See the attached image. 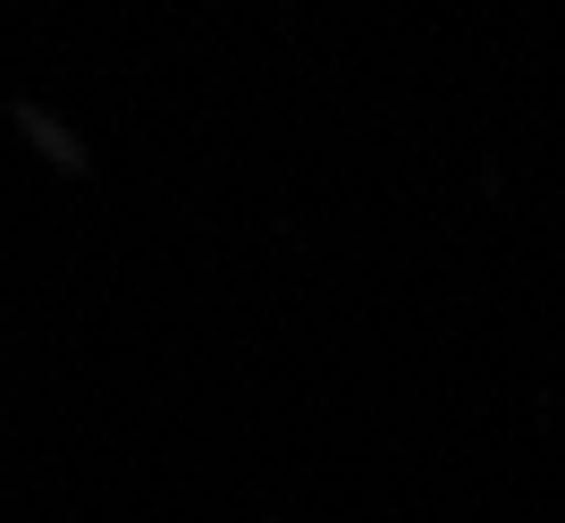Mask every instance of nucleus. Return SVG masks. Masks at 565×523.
<instances>
[]
</instances>
